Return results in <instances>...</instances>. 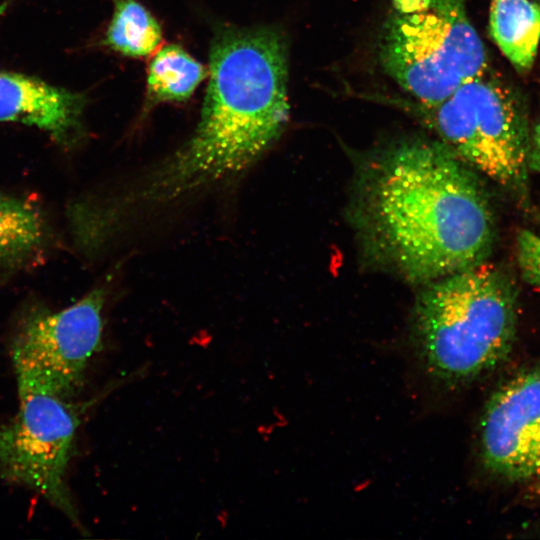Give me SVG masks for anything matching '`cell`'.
Here are the masks:
<instances>
[{
    "instance_id": "obj_1",
    "label": "cell",
    "mask_w": 540,
    "mask_h": 540,
    "mask_svg": "<svg viewBox=\"0 0 540 540\" xmlns=\"http://www.w3.org/2000/svg\"><path fill=\"white\" fill-rule=\"evenodd\" d=\"M354 220L372 255L421 284L486 261L495 238L476 174L438 140H402L372 156Z\"/></svg>"
},
{
    "instance_id": "obj_15",
    "label": "cell",
    "mask_w": 540,
    "mask_h": 540,
    "mask_svg": "<svg viewBox=\"0 0 540 540\" xmlns=\"http://www.w3.org/2000/svg\"><path fill=\"white\" fill-rule=\"evenodd\" d=\"M528 167L529 170L540 173V119L530 135Z\"/></svg>"
},
{
    "instance_id": "obj_10",
    "label": "cell",
    "mask_w": 540,
    "mask_h": 540,
    "mask_svg": "<svg viewBox=\"0 0 540 540\" xmlns=\"http://www.w3.org/2000/svg\"><path fill=\"white\" fill-rule=\"evenodd\" d=\"M52 230L39 205L0 192V273H15L40 262Z\"/></svg>"
},
{
    "instance_id": "obj_9",
    "label": "cell",
    "mask_w": 540,
    "mask_h": 540,
    "mask_svg": "<svg viewBox=\"0 0 540 540\" xmlns=\"http://www.w3.org/2000/svg\"><path fill=\"white\" fill-rule=\"evenodd\" d=\"M87 103L84 93L0 69V122L35 127L64 148H72L84 138Z\"/></svg>"
},
{
    "instance_id": "obj_13",
    "label": "cell",
    "mask_w": 540,
    "mask_h": 540,
    "mask_svg": "<svg viewBox=\"0 0 540 540\" xmlns=\"http://www.w3.org/2000/svg\"><path fill=\"white\" fill-rule=\"evenodd\" d=\"M113 13L102 45L124 57L143 58L162 42V28L151 12L137 0H112Z\"/></svg>"
},
{
    "instance_id": "obj_2",
    "label": "cell",
    "mask_w": 540,
    "mask_h": 540,
    "mask_svg": "<svg viewBox=\"0 0 540 540\" xmlns=\"http://www.w3.org/2000/svg\"><path fill=\"white\" fill-rule=\"evenodd\" d=\"M288 46L277 28H217L200 119L178 149L149 168L155 191L184 204L247 171L289 119Z\"/></svg>"
},
{
    "instance_id": "obj_5",
    "label": "cell",
    "mask_w": 540,
    "mask_h": 540,
    "mask_svg": "<svg viewBox=\"0 0 540 540\" xmlns=\"http://www.w3.org/2000/svg\"><path fill=\"white\" fill-rule=\"evenodd\" d=\"M412 111L449 151L471 169L524 199L528 188L530 134L520 100L488 72L440 102L408 101Z\"/></svg>"
},
{
    "instance_id": "obj_3",
    "label": "cell",
    "mask_w": 540,
    "mask_h": 540,
    "mask_svg": "<svg viewBox=\"0 0 540 540\" xmlns=\"http://www.w3.org/2000/svg\"><path fill=\"white\" fill-rule=\"evenodd\" d=\"M424 285L414 307L413 338L433 379L463 385L509 355L517 294L504 269L486 260Z\"/></svg>"
},
{
    "instance_id": "obj_4",
    "label": "cell",
    "mask_w": 540,
    "mask_h": 540,
    "mask_svg": "<svg viewBox=\"0 0 540 540\" xmlns=\"http://www.w3.org/2000/svg\"><path fill=\"white\" fill-rule=\"evenodd\" d=\"M377 57L386 75L423 105L440 102L488 72L466 0H392Z\"/></svg>"
},
{
    "instance_id": "obj_6",
    "label": "cell",
    "mask_w": 540,
    "mask_h": 540,
    "mask_svg": "<svg viewBox=\"0 0 540 540\" xmlns=\"http://www.w3.org/2000/svg\"><path fill=\"white\" fill-rule=\"evenodd\" d=\"M17 389L18 412L0 423V477L37 492L82 530L67 471L89 404L28 381L17 380Z\"/></svg>"
},
{
    "instance_id": "obj_7",
    "label": "cell",
    "mask_w": 540,
    "mask_h": 540,
    "mask_svg": "<svg viewBox=\"0 0 540 540\" xmlns=\"http://www.w3.org/2000/svg\"><path fill=\"white\" fill-rule=\"evenodd\" d=\"M110 281L93 287L77 302L53 310L38 300L18 311L10 336L16 380H24L72 399L102 348L104 308Z\"/></svg>"
},
{
    "instance_id": "obj_14",
    "label": "cell",
    "mask_w": 540,
    "mask_h": 540,
    "mask_svg": "<svg viewBox=\"0 0 540 540\" xmlns=\"http://www.w3.org/2000/svg\"><path fill=\"white\" fill-rule=\"evenodd\" d=\"M516 258L522 278L540 293V236L526 229L519 231Z\"/></svg>"
},
{
    "instance_id": "obj_11",
    "label": "cell",
    "mask_w": 540,
    "mask_h": 540,
    "mask_svg": "<svg viewBox=\"0 0 540 540\" xmlns=\"http://www.w3.org/2000/svg\"><path fill=\"white\" fill-rule=\"evenodd\" d=\"M489 31L517 71L532 68L540 43V8L534 0H490Z\"/></svg>"
},
{
    "instance_id": "obj_16",
    "label": "cell",
    "mask_w": 540,
    "mask_h": 540,
    "mask_svg": "<svg viewBox=\"0 0 540 540\" xmlns=\"http://www.w3.org/2000/svg\"><path fill=\"white\" fill-rule=\"evenodd\" d=\"M534 1L538 4V6L540 8V0H534Z\"/></svg>"
},
{
    "instance_id": "obj_8",
    "label": "cell",
    "mask_w": 540,
    "mask_h": 540,
    "mask_svg": "<svg viewBox=\"0 0 540 540\" xmlns=\"http://www.w3.org/2000/svg\"><path fill=\"white\" fill-rule=\"evenodd\" d=\"M480 430L481 459L488 471L509 482L540 477V366L497 389Z\"/></svg>"
},
{
    "instance_id": "obj_12",
    "label": "cell",
    "mask_w": 540,
    "mask_h": 540,
    "mask_svg": "<svg viewBox=\"0 0 540 540\" xmlns=\"http://www.w3.org/2000/svg\"><path fill=\"white\" fill-rule=\"evenodd\" d=\"M206 75L204 66L182 46L162 47L148 66L145 109L161 103L187 101Z\"/></svg>"
}]
</instances>
